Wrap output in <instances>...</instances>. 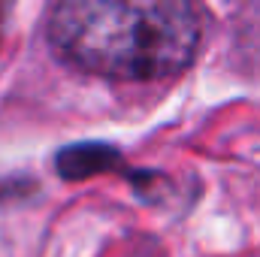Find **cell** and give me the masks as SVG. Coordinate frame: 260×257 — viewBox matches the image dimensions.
Masks as SVG:
<instances>
[{
    "label": "cell",
    "mask_w": 260,
    "mask_h": 257,
    "mask_svg": "<svg viewBox=\"0 0 260 257\" xmlns=\"http://www.w3.org/2000/svg\"><path fill=\"white\" fill-rule=\"evenodd\" d=\"M46 34L73 67L106 79H164L194 64L206 12L188 0H64Z\"/></svg>",
    "instance_id": "obj_1"
},
{
    "label": "cell",
    "mask_w": 260,
    "mask_h": 257,
    "mask_svg": "<svg viewBox=\"0 0 260 257\" xmlns=\"http://www.w3.org/2000/svg\"><path fill=\"white\" fill-rule=\"evenodd\" d=\"M109 160H118V151H112L106 145H97V142L73 145V148H67L55 157L61 176H67V179H82V176L109 170Z\"/></svg>",
    "instance_id": "obj_2"
}]
</instances>
